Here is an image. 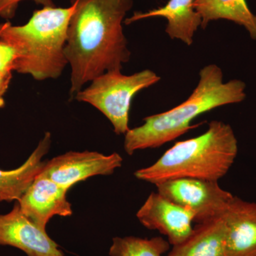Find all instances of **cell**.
I'll list each match as a JSON object with an SVG mask.
<instances>
[{
	"instance_id": "obj_1",
	"label": "cell",
	"mask_w": 256,
	"mask_h": 256,
	"mask_svg": "<svg viewBox=\"0 0 256 256\" xmlns=\"http://www.w3.org/2000/svg\"><path fill=\"white\" fill-rule=\"evenodd\" d=\"M132 0H77L69 22L66 58L72 67L70 94L108 72H121L131 52L122 30Z\"/></svg>"
},
{
	"instance_id": "obj_4",
	"label": "cell",
	"mask_w": 256,
	"mask_h": 256,
	"mask_svg": "<svg viewBox=\"0 0 256 256\" xmlns=\"http://www.w3.org/2000/svg\"><path fill=\"white\" fill-rule=\"evenodd\" d=\"M76 5L77 0H74L66 8L44 6L22 26L0 24V40L16 52L14 72L38 80L62 75L68 64L65 55L67 32Z\"/></svg>"
},
{
	"instance_id": "obj_14",
	"label": "cell",
	"mask_w": 256,
	"mask_h": 256,
	"mask_svg": "<svg viewBox=\"0 0 256 256\" xmlns=\"http://www.w3.org/2000/svg\"><path fill=\"white\" fill-rule=\"evenodd\" d=\"M52 134L45 133L36 149L21 166L16 169H0V202H18L34 178L41 173L46 161L44 156L50 150Z\"/></svg>"
},
{
	"instance_id": "obj_8",
	"label": "cell",
	"mask_w": 256,
	"mask_h": 256,
	"mask_svg": "<svg viewBox=\"0 0 256 256\" xmlns=\"http://www.w3.org/2000/svg\"><path fill=\"white\" fill-rule=\"evenodd\" d=\"M143 226L166 236L170 245L181 244L194 230L195 216L191 210L152 192L136 214Z\"/></svg>"
},
{
	"instance_id": "obj_2",
	"label": "cell",
	"mask_w": 256,
	"mask_h": 256,
	"mask_svg": "<svg viewBox=\"0 0 256 256\" xmlns=\"http://www.w3.org/2000/svg\"><path fill=\"white\" fill-rule=\"evenodd\" d=\"M246 85L238 79L224 82L222 69L210 64L202 68L196 87L184 102L166 112L148 116L144 124L124 134V150L128 156L140 150L156 148L197 127L191 126L198 116L220 106L242 102Z\"/></svg>"
},
{
	"instance_id": "obj_9",
	"label": "cell",
	"mask_w": 256,
	"mask_h": 256,
	"mask_svg": "<svg viewBox=\"0 0 256 256\" xmlns=\"http://www.w3.org/2000/svg\"><path fill=\"white\" fill-rule=\"evenodd\" d=\"M0 246L16 248L28 256H65L46 230L24 214L18 202L8 214H0Z\"/></svg>"
},
{
	"instance_id": "obj_18",
	"label": "cell",
	"mask_w": 256,
	"mask_h": 256,
	"mask_svg": "<svg viewBox=\"0 0 256 256\" xmlns=\"http://www.w3.org/2000/svg\"><path fill=\"white\" fill-rule=\"evenodd\" d=\"M24 0H0V18L10 20L14 18L18 4ZM44 6H55L52 0H32Z\"/></svg>"
},
{
	"instance_id": "obj_3",
	"label": "cell",
	"mask_w": 256,
	"mask_h": 256,
	"mask_svg": "<svg viewBox=\"0 0 256 256\" xmlns=\"http://www.w3.org/2000/svg\"><path fill=\"white\" fill-rule=\"evenodd\" d=\"M238 151L232 126L212 120L201 136L175 143L156 162L136 170L134 174L154 185L178 178L218 182L228 172Z\"/></svg>"
},
{
	"instance_id": "obj_11",
	"label": "cell",
	"mask_w": 256,
	"mask_h": 256,
	"mask_svg": "<svg viewBox=\"0 0 256 256\" xmlns=\"http://www.w3.org/2000/svg\"><path fill=\"white\" fill-rule=\"evenodd\" d=\"M228 256H256V203L234 196L223 214Z\"/></svg>"
},
{
	"instance_id": "obj_5",
	"label": "cell",
	"mask_w": 256,
	"mask_h": 256,
	"mask_svg": "<svg viewBox=\"0 0 256 256\" xmlns=\"http://www.w3.org/2000/svg\"><path fill=\"white\" fill-rule=\"evenodd\" d=\"M160 77L146 69L130 76L121 72H108L94 78L85 90L76 94V99L88 102L110 121L114 132L126 134L129 130V112L134 96L154 85Z\"/></svg>"
},
{
	"instance_id": "obj_19",
	"label": "cell",
	"mask_w": 256,
	"mask_h": 256,
	"mask_svg": "<svg viewBox=\"0 0 256 256\" xmlns=\"http://www.w3.org/2000/svg\"><path fill=\"white\" fill-rule=\"evenodd\" d=\"M12 77V72H0V108H2L5 105L4 96L9 88Z\"/></svg>"
},
{
	"instance_id": "obj_16",
	"label": "cell",
	"mask_w": 256,
	"mask_h": 256,
	"mask_svg": "<svg viewBox=\"0 0 256 256\" xmlns=\"http://www.w3.org/2000/svg\"><path fill=\"white\" fill-rule=\"evenodd\" d=\"M170 248L168 240L162 237L141 238L114 237L109 250L110 256H163Z\"/></svg>"
},
{
	"instance_id": "obj_10",
	"label": "cell",
	"mask_w": 256,
	"mask_h": 256,
	"mask_svg": "<svg viewBox=\"0 0 256 256\" xmlns=\"http://www.w3.org/2000/svg\"><path fill=\"white\" fill-rule=\"evenodd\" d=\"M67 188L38 174L18 203L24 214L37 226L46 230L47 224L55 216L73 214L72 204L67 200Z\"/></svg>"
},
{
	"instance_id": "obj_12",
	"label": "cell",
	"mask_w": 256,
	"mask_h": 256,
	"mask_svg": "<svg viewBox=\"0 0 256 256\" xmlns=\"http://www.w3.org/2000/svg\"><path fill=\"white\" fill-rule=\"evenodd\" d=\"M150 18L168 20L165 32L172 40H178L188 46L194 42L195 32L202 25L201 16L194 8V0H170L165 6L146 12H134L126 18V24Z\"/></svg>"
},
{
	"instance_id": "obj_15",
	"label": "cell",
	"mask_w": 256,
	"mask_h": 256,
	"mask_svg": "<svg viewBox=\"0 0 256 256\" xmlns=\"http://www.w3.org/2000/svg\"><path fill=\"white\" fill-rule=\"evenodd\" d=\"M194 8L201 16L204 30L210 22L226 20L244 26L256 40V15L246 0H194Z\"/></svg>"
},
{
	"instance_id": "obj_7",
	"label": "cell",
	"mask_w": 256,
	"mask_h": 256,
	"mask_svg": "<svg viewBox=\"0 0 256 256\" xmlns=\"http://www.w3.org/2000/svg\"><path fill=\"white\" fill-rule=\"evenodd\" d=\"M122 156L98 152H68L48 161L40 174L69 190L76 184L97 175L108 176L122 166Z\"/></svg>"
},
{
	"instance_id": "obj_13",
	"label": "cell",
	"mask_w": 256,
	"mask_h": 256,
	"mask_svg": "<svg viewBox=\"0 0 256 256\" xmlns=\"http://www.w3.org/2000/svg\"><path fill=\"white\" fill-rule=\"evenodd\" d=\"M166 256H228L227 228L223 217L196 224L191 235Z\"/></svg>"
},
{
	"instance_id": "obj_17",
	"label": "cell",
	"mask_w": 256,
	"mask_h": 256,
	"mask_svg": "<svg viewBox=\"0 0 256 256\" xmlns=\"http://www.w3.org/2000/svg\"><path fill=\"white\" fill-rule=\"evenodd\" d=\"M16 52L12 46L0 40V72H14Z\"/></svg>"
},
{
	"instance_id": "obj_6",
	"label": "cell",
	"mask_w": 256,
	"mask_h": 256,
	"mask_svg": "<svg viewBox=\"0 0 256 256\" xmlns=\"http://www.w3.org/2000/svg\"><path fill=\"white\" fill-rule=\"evenodd\" d=\"M156 186L160 194L193 212L196 224L222 216L234 196L218 182L200 178H174Z\"/></svg>"
}]
</instances>
